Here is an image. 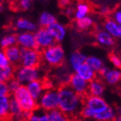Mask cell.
Returning <instances> with one entry per match:
<instances>
[{
  "instance_id": "obj_8",
  "label": "cell",
  "mask_w": 121,
  "mask_h": 121,
  "mask_svg": "<svg viewBox=\"0 0 121 121\" xmlns=\"http://www.w3.org/2000/svg\"><path fill=\"white\" fill-rule=\"evenodd\" d=\"M83 105L88 108L92 112L94 117L97 113H101L108 107V103L102 97L91 95H89V97H86L84 99V104Z\"/></svg>"
},
{
  "instance_id": "obj_27",
  "label": "cell",
  "mask_w": 121,
  "mask_h": 121,
  "mask_svg": "<svg viewBox=\"0 0 121 121\" xmlns=\"http://www.w3.org/2000/svg\"><path fill=\"white\" fill-rule=\"evenodd\" d=\"M48 121H65L68 119V116L61 111L59 108L48 111Z\"/></svg>"
},
{
  "instance_id": "obj_15",
  "label": "cell",
  "mask_w": 121,
  "mask_h": 121,
  "mask_svg": "<svg viewBox=\"0 0 121 121\" xmlns=\"http://www.w3.org/2000/svg\"><path fill=\"white\" fill-rule=\"evenodd\" d=\"M105 91V86L103 83L97 79H93L92 81H89L88 84V91L87 93L89 95L97 96V97H103Z\"/></svg>"
},
{
  "instance_id": "obj_41",
  "label": "cell",
  "mask_w": 121,
  "mask_h": 121,
  "mask_svg": "<svg viewBox=\"0 0 121 121\" xmlns=\"http://www.w3.org/2000/svg\"><path fill=\"white\" fill-rule=\"evenodd\" d=\"M2 9H3V6H2V4L0 3V12L2 11Z\"/></svg>"
},
{
  "instance_id": "obj_4",
  "label": "cell",
  "mask_w": 121,
  "mask_h": 121,
  "mask_svg": "<svg viewBox=\"0 0 121 121\" xmlns=\"http://www.w3.org/2000/svg\"><path fill=\"white\" fill-rule=\"evenodd\" d=\"M12 96L16 99L24 111L32 112L38 107L37 102L30 96L26 86L20 85L16 91L12 93Z\"/></svg>"
},
{
  "instance_id": "obj_35",
  "label": "cell",
  "mask_w": 121,
  "mask_h": 121,
  "mask_svg": "<svg viewBox=\"0 0 121 121\" xmlns=\"http://www.w3.org/2000/svg\"><path fill=\"white\" fill-rule=\"evenodd\" d=\"M10 91L9 90L7 82H2L0 81V96L9 95Z\"/></svg>"
},
{
  "instance_id": "obj_26",
  "label": "cell",
  "mask_w": 121,
  "mask_h": 121,
  "mask_svg": "<svg viewBox=\"0 0 121 121\" xmlns=\"http://www.w3.org/2000/svg\"><path fill=\"white\" fill-rule=\"evenodd\" d=\"M115 119V112L113 108L110 107H108L107 108L103 110L101 113H98L95 115L94 119L99 121H108L113 120Z\"/></svg>"
},
{
  "instance_id": "obj_31",
  "label": "cell",
  "mask_w": 121,
  "mask_h": 121,
  "mask_svg": "<svg viewBox=\"0 0 121 121\" xmlns=\"http://www.w3.org/2000/svg\"><path fill=\"white\" fill-rule=\"evenodd\" d=\"M92 25H93V20L90 16H88V15L77 20V22H76L77 27L79 29H81V30H87Z\"/></svg>"
},
{
  "instance_id": "obj_40",
  "label": "cell",
  "mask_w": 121,
  "mask_h": 121,
  "mask_svg": "<svg viewBox=\"0 0 121 121\" xmlns=\"http://www.w3.org/2000/svg\"><path fill=\"white\" fill-rule=\"evenodd\" d=\"M101 12L103 13V14H107L108 13V9H107V8H103L101 9Z\"/></svg>"
},
{
  "instance_id": "obj_39",
  "label": "cell",
  "mask_w": 121,
  "mask_h": 121,
  "mask_svg": "<svg viewBox=\"0 0 121 121\" xmlns=\"http://www.w3.org/2000/svg\"><path fill=\"white\" fill-rule=\"evenodd\" d=\"M66 14L68 15H73V14H75V10L73 9L72 8H68L66 9Z\"/></svg>"
},
{
  "instance_id": "obj_18",
  "label": "cell",
  "mask_w": 121,
  "mask_h": 121,
  "mask_svg": "<svg viewBox=\"0 0 121 121\" xmlns=\"http://www.w3.org/2000/svg\"><path fill=\"white\" fill-rule=\"evenodd\" d=\"M23 109L14 97H10L9 100V117L14 120H21Z\"/></svg>"
},
{
  "instance_id": "obj_21",
  "label": "cell",
  "mask_w": 121,
  "mask_h": 121,
  "mask_svg": "<svg viewBox=\"0 0 121 121\" xmlns=\"http://www.w3.org/2000/svg\"><path fill=\"white\" fill-rule=\"evenodd\" d=\"M104 29L113 37L121 39V25L115 22L113 20H107L104 24Z\"/></svg>"
},
{
  "instance_id": "obj_30",
  "label": "cell",
  "mask_w": 121,
  "mask_h": 121,
  "mask_svg": "<svg viewBox=\"0 0 121 121\" xmlns=\"http://www.w3.org/2000/svg\"><path fill=\"white\" fill-rule=\"evenodd\" d=\"M89 11H90V8L88 5L85 3H81V4H77L74 15L76 20H79V19H81L88 15Z\"/></svg>"
},
{
  "instance_id": "obj_23",
  "label": "cell",
  "mask_w": 121,
  "mask_h": 121,
  "mask_svg": "<svg viewBox=\"0 0 121 121\" xmlns=\"http://www.w3.org/2000/svg\"><path fill=\"white\" fill-rule=\"evenodd\" d=\"M86 63L89 66L91 67L93 70L96 73H99L100 70L103 69L104 65H103V62L100 58L97 56H87L86 59Z\"/></svg>"
},
{
  "instance_id": "obj_38",
  "label": "cell",
  "mask_w": 121,
  "mask_h": 121,
  "mask_svg": "<svg viewBox=\"0 0 121 121\" xmlns=\"http://www.w3.org/2000/svg\"><path fill=\"white\" fill-rule=\"evenodd\" d=\"M71 0H59V4H60V6L62 7H66L68 6V4L70 3Z\"/></svg>"
},
{
  "instance_id": "obj_11",
  "label": "cell",
  "mask_w": 121,
  "mask_h": 121,
  "mask_svg": "<svg viewBox=\"0 0 121 121\" xmlns=\"http://www.w3.org/2000/svg\"><path fill=\"white\" fill-rule=\"evenodd\" d=\"M99 73L104 79V81L109 85H115L121 80V71L118 69V68L109 69L107 67H103Z\"/></svg>"
},
{
  "instance_id": "obj_28",
  "label": "cell",
  "mask_w": 121,
  "mask_h": 121,
  "mask_svg": "<svg viewBox=\"0 0 121 121\" xmlns=\"http://www.w3.org/2000/svg\"><path fill=\"white\" fill-rule=\"evenodd\" d=\"M29 120L30 121H48V112L43 109H35L30 113Z\"/></svg>"
},
{
  "instance_id": "obj_9",
  "label": "cell",
  "mask_w": 121,
  "mask_h": 121,
  "mask_svg": "<svg viewBox=\"0 0 121 121\" xmlns=\"http://www.w3.org/2000/svg\"><path fill=\"white\" fill-rule=\"evenodd\" d=\"M68 82H69L68 86L80 95L84 96L87 93L89 82L79 75H77L75 72L69 76Z\"/></svg>"
},
{
  "instance_id": "obj_14",
  "label": "cell",
  "mask_w": 121,
  "mask_h": 121,
  "mask_svg": "<svg viewBox=\"0 0 121 121\" xmlns=\"http://www.w3.org/2000/svg\"><path fill=\"white\" fill-rule=\"evenodd\" d=\"M48 29V30L52 35L53 38L55 39L56 43H60L62 42L66 36V28H65L64 25L61 23L55 21L54 23H52V25L47 27Z\"/></svg>"
},
{
  "instance_id": "obj_42",
  "label": "cell",
  "mask_w": 121,
  "mask_h": 121,
  "mask_svg": "<svg viewBox=\"0 0 121 121\" xmlns=\"http://www.w3.org/2000/svg\"><path fill=\"white\" fill-rule=\"evenodd\" d=\"M119 115H120V117H121V108H120V110H119Z\"/></svg>"
},
{
  "instance_id": "obj_34",
  "label": "cell",
  "mask_w": 121,
  "mask_h": 121,
  "mask_svg": "<svg viewBox=\"0 0 121 121\" xmlns=\"http://www.w3.org/2000/svg\"><path fill=\"white\" fill-rule=\"evenodd\" d=\"M10 65L4 49H0V66H8Z\"/></svg>"
},
{
  "instance_id": "obj_32",
  "label": "cell",
  "mask_w": 121,
  "mask_h": 121,
  "mask_svg": "<svg viewBox=\"0 0 121 121\" xmlns=\"http://www.w3.org/2000/svg\"><path fill=\"white\" fill-rule=\"evenodd\" d=\"M7 85H8L9 90L10 93L12 94L14 91H15L20 86V83L14 77H13V78H11L10 80H9L7 81Z\"/></svg>"
},
{
  "instance_id": "obj_20",
  "label": "cell",
  "mask_w": 121,
  "mask_h": 121,
  "mask_svg": "<svg viewBox=\"0 0 121 121\" xmlns=\"http://www.w3.org/2000/svg\"><path fill=\"white\" fill-rule=\"evenodd\" d=\"M97 42L102 46L111 47L114 43V37L106 30H100L96 35Z\"/></svg>"
},
{
  "instance_id": "obj_36",
  "label": "cell",
  "mask_w": 121,
  "mask_h": 121,
  "mask_svg": "<svg viewBox=\"0 0 121 121\" xmlns=\"http://www.w3.org/2000/svg\"><path fill=\"white\" fill-rule=\"evenodd\" d=\"M110 61H111V63L113 64V65L115 68H118V69L121 68V59L118 56H116V55H111Z\"/></svg>"
},
{
  "instance_id": "obj_1",
  "label": "cell",
  "mask_w": 121,
  "mask_h": 121,
  "mask_svg": "<svg viewBox=\"0 0 121 121\" xmlns=\"http://www.w3.org/2000/svg\"><path fill=\"white\" fill-rule=\"evenodd\" d=\"M84 104L82 96L75 92L69 86L59 90V108L67 116H75L81 113Z\"/></svg>"
},
{
  "instance_id": "obj_37",
  "label": "cell",
  "mask_w": 121,
  "mask_h": 121,
  "mask_svg": "<svg viewBox=\"0 0 121 121\" xmlns=\"http://www.w3.org/2000/svg\"><path fill=\"white\" fill-rule=\"evenodd\" d=\"M113 20L115 22H117L118 24L121 25V11H117L113 14Z\"/></svg>"
},
{
  "instance_id": "obj_29",
  "label": "cell",
  "mask_w": 121,
  "mask_h": 121,
  "mask_svg": "<svg viewBox=\"0 0 121 121\" xmlns=\"http://www.w3.org/2000/svg\"><path fill=\"white\" fill-rule=\"evenodd\" d=\"M15 44H17L16 35L8 34L0 39V48L2 49H5Z\"/></svg>"
},
{
  "instance_id": "obj_7",
  "label": "cell",
  "mask_w": 121,
  "mask_h": 121,
  "mask_svg": "<svg viewBox=\"0 0 121 121\" xmlns=\"http://www.w3.org/2000/svg\"><path fill=\"white\" fill-rule=\"evenodd\" d=\"M34 34L36 43V48L38 50H43L56 43L55 39L47 27H41L40 29H37Z\"/></svg>"
},
{
  "instance_id": "obj_2",
  "label": "cell",
  "mask_w": 121,
  "mask_h": 121,
  "mask_svg": "<svg viewBox=\"0 0 121 121\" xmlns=\"http://www.w3.org/2000/svg\"><path fill=\"white\" fill-rule=\"evenodd\" d=\"M42 59L47 65L50 66H59L65 61V51L60 45L55 43L43 49L42 52Z\"/></svg>"
},
{
  "instance_id": "obj_19",
  "label": "cell",
  "mask_w": 121,
  "mask_h": 121,
  "mask_svg": "<svg viewBox=\"0 0 121 121\" xmlns=\"http://www.w3.org/2000/svg\"><path fill=\"white\" fill-rule=\"evenodd\" d=\"M86 55L81 52H75L71 53L69 58V64L71 69L75 71L80 65L86 63Z\"/></svg>"
},
{
  "instance_id": "obj_5",
  "label": "cell",
  "mask_w": 121,
  "mask_h": 121,
  "mask_svg": "<svg viewBox=\"0 0 121 121\" xmlns=\"http://www.w3.org/2000/svg\"><path fill=\"white\" fill-rule=\"evenodd\" d=\"M37 105L40 108L45 111H50L52 109L59 108V91L57 90H47L43 93L39 100L37 101Z\"/></svg>"
},
{
  "instance_id": "obj_12",
  "label": "cell",
  "mask_w": 121,
  "mask_h": 121,
  "mask_svg": "<svg viewBox=\"0 0 121 121\" xmlns=\"http://www.w3.org/2000/svg\"><path fill=\"white\" fill-rule=\"evenodd\" d=\"M28 91L30 92V96L36 100V102L38 101L41 96L43 95V93L45 91V86L41 80H36V81H30L26 86Z\"/></svg>"
},
{
  "instance_id": "obj_33",
  "label": "cell",
  "mask_w": 121,
  "mask_h": 121,
  "mask_svg": "<svg viewBox=\"0 0 121 121\" xmlns=\"http://www.w3.org/2000/svg\"><path fill=\"white\" fill-rule=\"evenodd\" d=\"M18 6L21 10H29L32 6V0H19Z\"/></svg>"
},
{
  "instance_id": "obj_6",
  "label": "cell",
  "mask_w": 121,
  "mask_h": 121,
  "mask_svg": "<svg viewBox=\"0 0 121 121\" xmlns=\"http://www.w3.org/2000/svg\"><path fill=\"white\" fill-rule=\"evenodd\" d=\"M42 54L37 48H21L20 65L25 67H38L40 65Z\"/></svg>"
},
{
  "instance_id": "obj_13",
  "label": "cell",
  "mask_w": 121,
  "mask_h": 121,
  "mask_svg": "<svg viewBox=\"0 0 121 121\" xmlns=\"http://www.w3.org/2000/svg\"><path fill=\"white\" fill-rule=\"evenodd\" d=\"M6 56L9 61L10 65H20V56H21V48L17 44L10 46L7 48L4 49Z\"/></svg>"
},
{
  "instance_id": "obj_3",
  "label": "cell",
  "mask_w": 121,
  "mask_h": 121,
  "mask_svg": "<svg viewBox=\"0 0 121 121\" xmlns=\"http://www.w3.org/2000/svg\"><path fill=\"white\" fill-rule=\"evenodd\" d=\"M14 77L20 83V85L26 86L30 81L41 80L43 77V72L38 67H18L14 69Z\"/></svg>"
},
{
  "instance_id": "obj_24",
  "label": "cell",
  "mask_w": 121,
  "mask_h": 121,
  "mask_svg": "<svg viewBox=\"0 0 121 121\" xmlns=\"http://www.w3.org/2000/svg\"><path fill=\"white\" fill-rule=\"evenodd\" d=\"M56 20V17L54 14L50 12H43L41 14L38 19V24L42 27H48L50 25L54 23Z\"/></svg>"
},
{
  "instance_id": "obj_10",
  "label": "cell",
  "mask_w": 121,
  "mask_h": 121,
  "mask_svg": "<svg viewBox=\"0 0 121 121\" xmlns=\"http://www.w3.org/2000/svg\"><path fill=\"white\" fill-rule=\"evenodd\" d=\"M17 45L21 48L32 49L36 48V43L34 32L30 31H20L16 35Z\"/></svg>"
},
{
  "instance_id": "obj_25",
  "label": "cell",
  "mask_w": 121,
  "mask_h": 121,
  "mask_svg": "<svg viewBox=\"0 0 121 121\" xmlns=\"http://www.w3.org/2000/svg\"><path fill=\"white\" fill-rule=\"evenodd\" d=\"M14 68L12 65L8 66H0V81L7 82L9 80L14 77Z\"/></svg>"
},
{
  "instance_id": "obj_17",
  "label": "cell",
  "mask_w": 121,
  "mask_h": 121,
  "mask_svg": "<svg viewBox=\"0 0 121 121\" xmlns=\"http://www.w3.org/2000/svg\"><path fill=\"white\" fill-rule=\"evenodd\" d=\"M14 26L16 30L20 31H30V32H35L37 30V25L36 23L32 22L31 20H27V19L20 18L17 20L14 23Z\"/></svg>"
},
{
  "instance_id": "obj_22",
  "label": "cell",
  "mask_w": 121,
  "mask_h": 121,
  "mask_svg": "<svg viewBox=\"0 0 121 121\" xmlns=\"http://www.w3.org/2000/svg\"><path fill=\"white\" fill-rule=\"evenodd\" d=\"M10 96H0V119H6L9 117Z\"/></svg>"
},
{
  "instance_id": "obj_16",
  "label": "cell",
  "mask_w": 121,
  "mask_h": 121,
  "mask_svg": "<svg viewBox=\"0 0 121 121\" xmlns=\"http://www.w3.org/2000/svg\"><path fill=\"white\" fill-rule=\"evenodd\" d=\"M75 72L81 77H82L83 79H85L88 82L92 81L93 79H95L96 75H97V73L93 70L86 63H84L81 65H80L75 70Z\"/></svg>"
}]
</instances>
